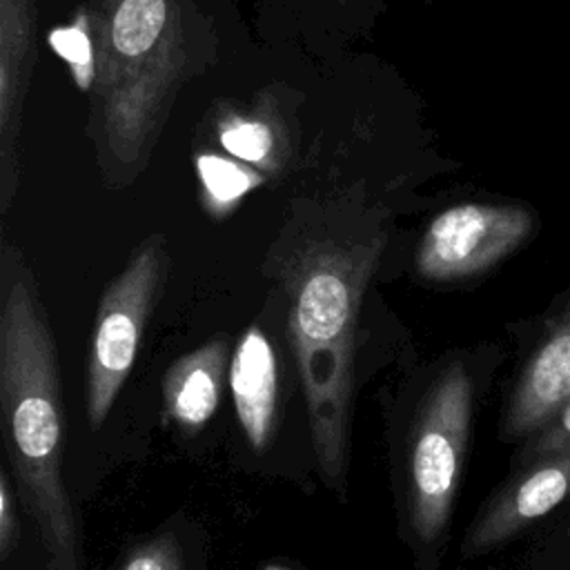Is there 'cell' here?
<instances>
[{
    "instance_id": "18",
    "label": "cell",
    "mask_w": 570,
    "mask_h": 570,
    "mask_svg": "<svg viewBox=\"0 0 570 570\" xmlns=\"http://www.w3.org/2000/svg\"><path fill=\"white\" fill-rule=\"evenodd\" d=\"M263 570H289V568H285L281 563H267V566H263Z\"/></svg>"
},
{
    "instance_id": "3",
    "label": "cell",
    "mask_w": 570,
    "mask_h": 570,
    "mask_svg": "<svg viewBox=\"0 0 570 570\" xmlns=\"http://www.w3.org/2000/svg\"><path fill=\"white\" fill-rule=\"evenodd\" d=\"M94 138L109 171L134 176L189 67L183 0H98Z\"/></svg>"
},
{
    "instance_id": "12",
    "label": "cell",
    "mask_w": 570,
    "mask_h": 570,
    "mask_svg": "<svg viewBox=\"0 0 570 570\" xmlns=\"http://www.w3.org/2000/svg\"><path fill=\"white\" fill-rule=\"evenodd\" d=\"M216 136L229 156L269 174L283 169L292 149L278 105L267 94L254 107L220 111Z\"/></svg>"
},
{
    "instance_id": "6",
    "label": "cell",
    "mask_w": 570,
    "mask_h": 570,
    "mask_svg": "<svg viewBox=\"0 0 570 570\" xmlns=\"http://www.w3.org/2000/svg\"><path fill=\"white\" fill-rule=\"evenodd\" d=\"M532 209L510 203H461L443 209L428 225L416 269L423 278L448 283L488 272L534 232Z\"/></svg>"
},
{
    "instance_id": "14",
    "label": "cell",
    "mask_w": 570,
    "mask_h": 570,
    "mask_svg": "<svg viewBox=\"0 0 570 570\" xmlns=\"http://www.w3.org/2000/svg\"><path fill=\"white\" fill-rule=\"evenodd\" d=\"M47 42L53 49V53L69 67L76 87L82 91H94L98 58L91 11L78 9L71 22L60 24L47 33Z\"/></svg>"
},
{
    "instance_id": "1",
    "label": "cell",
    "mask_w": 570,
    "mask_h": 570,
    "mask_svg": "<svg viewBox=\"0 0 570 570\" xmlns=\"http://www.w3.org/2000/svg\"><path fill=\"white\" fill-rule=\"evenodd\" d=\"M0 407L20 497L40 530L47 570H78V530L62 483L58 350L20 254L2 252Z\"/></svg>"
},
{
    "instance_id": "2",
    "label": "cell",
    "mask_w": 570,
    "mask_h": 570,
    "mask_svg": "<svg viewBox=\"0 0 570 570\" xmlns=\"http://www.w3.org/2000/svg\"><path fill=\"white\" fill-rule=\"evenodd\" d=\"M383 238L321 240L289 274V338L323 476L343 488L350 454L356 325Z\"/></svg>"
},
{
    "instance_id": "13",
    "label": "cell",
    "mask_w": 570,
    "mask_h": 570,
    "mask_svg": "<svg viewBox=\"0 0 570 570\" xmlns=\"http://www.w3.org/2000/svg\"><path fill=\"white\" fill-rule=\"evenodd\" d=\"M196 171L205 207L212 216L229 214L245 194L263 183V174L256 167L218 154H200L196 158Z\"/></svg>"
},
{
    "instance_id": "8",
    "label": "cell",
    "mask_w": 570,
    "mask_h": 570,
    "mask_svg": "<svg viewBox=\"0 0 570 570\" xmlns=\"http://www.w3.org/2000/svg\"><path fill=\"white\" fill-rule=\"evenodd\" d=\"M568 494L570 450L528 463V468L497 492L474 519L463 543V554H481L505 543L537 519L552 512Z\"/></svg>"
},
{
    "instance_id": "15",
    "label": "cell",
    "mask_w": 570,
    "mask_h": 570,
    "mask_svg": "<svg viewBox=\"0 0 570 570\" xmlns=\"http://www.w3.org/2000/svg\"><path fill=\"white\" fill-rule=\"evenodd\" d=\"M120 570H185L183 550L171 534H158L136 546Z\"/></svg>"
},
{
    "instance_id": "11",
    "label": "cell",
    "mask_w": 570,
    "mask_h": 570,
    "mask_svg": "<svg viewBox=\"0 0 570 570\" xmlns=\"http://www.w3.org/2000/svg\"><path fill=\"white\" fill-rule=\"evenodd\" d=\"M227 365V343L209 341L176 358L163 379V401L167 414L187 432H198L216 412L223 374Z\"/></svg>"
},
{
    "instance_id": "9",
    "label": "cell",
    "mask_w": 570,
    "mask_h": 570,
    "mask_svg": "<svg viewBox=\"0 0 570 570\" xmlns=\"http://www.w3.org/2000/svg\"><path fill=\"white\" fill-rule=\"evenodd\" d=\"M570 399V303L525 361L503 412L505 441L530 439Z\"/></svg>"
},
{
    "instance_id": "17",
    "label": "cell",
    "mask_w": 570,
    "mask_h": 570,
    "mask_svg": "<svg viewBox=\"0 0 570 570\" xmlns=\"http://www.w3.org/2000/svg\"><path fill=\"white\" fill-rule=\"evenodd\" d=\"M20 534L16 497L11 490L9 474L0 470V557L7 559Z\"/></svg>"
},
{
    "instance_id": "4",
    "label": "cell",
    "mask_w": 570,
    "mask_h": 570,
    "mask_svg": "<svg viewBox=\"0 0 570 570\" xmlns=\"http://www.w3.org/2000/svg\"><path fill=\"white\" fill-rule=\"evenodd\" d=\"M165 269V238L154 234L136 247L125 269L100 296L85 363V403L91 430L102 425L136 363Z\"/></svg>"
},
{
    "instance_id": "16",
    "label": "cell",
    "mask_w": 570,
    "mask_h": 570,
    "mask_svg": "<svg viewBox=\"0 0 570 570\" xmlns=\"http://www.w3.org/2000/svg\"><path fill=\"white\" fill-rule=\"evenodd\" d=\"M570 450V399L543 423L523 448V461L532 463L543 456H552Z\"/></svg>"
},
{
    "instance_id": "7",
    "label": "cell",
    "mask_w": 570,
    "mask_h": 570,
    "mask_svg": "<svg viewBox=\"0 0 570 570\" xmlns=\"http://www.w3.org/2000/svg\"><path fill=\"white\" fill-rule=\"evenodd\" d=\"M36 65V2L0 0V212L18 189L22 105Z\"/></svg>"
},
{
    "instance_id": "5",
    "label": "cell",
    "mask_w": 570,
    "mask_h": 570,
    "mask_svg": "<svg viewBox=\"0 0 570 570\" xmlns=\"http://www.w3.org/2000/svg\"><path fill=\"white\" fill-rule=\"evenodd\" d=\"M470 423L472 379L463 365H452L428 392L410 443V519L423 543L436 541L450 521Z\"/></svg>"
},
{
    "instance_id": "10",
    "label": "cell",
    "mask_w": 570,
    "mask_h": 570,
    "mask_svg": "<svg viewBox=\"0 0 570 570\" xmlns=\"http://www.w3.org/2000/svg\"><path fill=\"white\" fill-rule=\"evenodd\" d=\"M229 385L247 443L254 450H263L276 419L278 374L274 347L258 325H249L234 347Z\"/></svg>"
}]
</instances>
